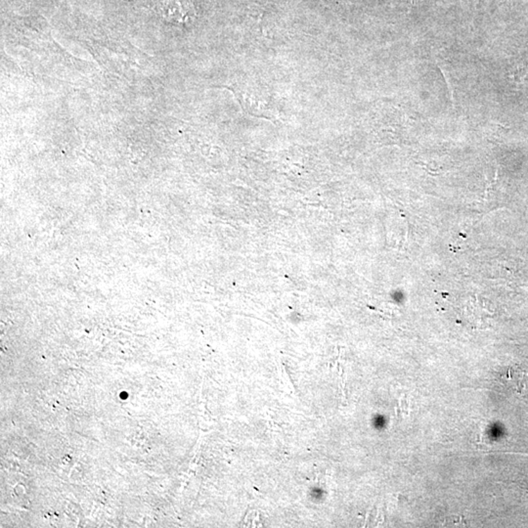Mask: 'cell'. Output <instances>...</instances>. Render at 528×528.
Instances as JSON below:
<instances>
[{
  "instance_id": "1",
  "label": "cell",
  "mask_w": 528,
  "mask_h": 528,
  "mask_svg": "<svg viewBox=\"0 0 528 528\" xmlns=\"http://www.w3.org/2000/svg\"><path fill=\"white\" fill-rule=\"evenodd\" d=\"M525 373L520 370L511 369L510 380L512 381L513 386H516L518 393H522V389L525 388V383L527 381Z\"/></svg>"
}]
</instances>
